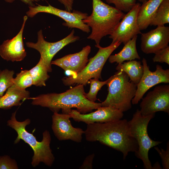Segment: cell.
I'll return each instance as SVG.
<instances>
[{
  "label": "cell",
  "instance_id": "cell-23",
  "mask_svg": "<svg viewBox=\"0 0 169 169\" xmlns=\"http://www.w3.org/2000/svg\"><path fill=\"white\" fill-rule=\"evenodd\" d=\"M169 23V0H163L157 9L150 26H162Z\"/></svg>",
  "mask_w": 169,
  "mask_h": 169
},
{
  "label": "cell",
  "instance_id": "cell-8",
  "mask_svg": "<svg viewBox=\"0 0 169 169\" xmlns=\"http://www.w3.org/2000/svg\"><path fill=\"white\" fill-rule=\"evenodd\" d=\"M28 8L26 12L28 17L33 18L41 13H48L63 19L65 22L63 25L69 28H77L87 33L90 32V27L82 21L88 16L87 13L75 10L70 12L57 8L49 4L48 6L37 4L33 6H28Z\"/></svg>",
  "mask_w": 169,
  "mask_h": 169
},
{
  "label": "cell",
  "instance_id": "cell-18",
  "mask_svg": "<svg viewBox=\"0 0 169 169\" xmlns=\"http://www.w3.org/2000/svg\"><path fill=\"white\" fill-rule=\"evenodd\" d=\"M163 0H147L141 5L137 17V23L141 30L146 29L150 26Z\"/></svg>",
  "mask_w": 169,
  "mask_h": 169
},
{
  "label": "cell",
  "instance_id": "cell-34",
  "mask_svg": "<svg viewBox=\"0 0 169 169\" xmlns=\"http://www.w3.org/2000/svg\"><path fill=\"white\" fill-rule=\"evenodd\" d=\"M138 0L139 2L141 3H145V2H146L147 0Z\"/></svg>",
  "mask_w": 169,
  "mask_h": 169
},
{
  "label": "cell",
  "instance_id": "cell-22",
  "mask_svg": "<svg viewBox=\"0 0 169 169\" xmlns=\"http://www.w3.org/2000/svg\"><path fill=\"white\" fill-rule=\"evenodd\" d=\"M33 85L36 86H46V81L50 77L48 70L44 60L41 58L36 65L29 70Z\"/></svg>",
  "mask_w": 169,
  "mask_h": 169
},
{
  "label": "cell",
  "instance_id": "cell-19",
  "mask_svg": "<svg viewBox=\"0 0 169 169\" xmlns=\"http://www.w3.org/2000/svg\"><path fill=\"white\" fill-rule=\"evenodd\" d=\"M137 38V35L135 36L124 44L123 48L119 52L114 55H111L108 59L110 63L116 62L119 64L126 60L131 61L136 59H140L141 58L136 48Z\"/></svg>",
  "mask_w": 169,
  "mask_h": 169
},
{
  "label": "cell",
  "instance_id": "cell-20",
  "mask_svg": "<svg viewBox=\"0 0 169 169\" xmlns=\"http://www.w3.org/2000/svg\"><path fill=\"white\" fill-rule=\"evenodd\" d=\"M90 51V46L87 45L79 52L66 55L69 71L73 73L71 75L77 74L84 68L88 62V56Z\"/></svg>",
  "mask_w": 169,
  "mask_h": 169
},
{
  "label": "cell",
  "instance_id": "cell-3",
  "mask_svg": "<svg viewBox=\"0 0 169 169\" xmlns=\"http://www.w3.org/2000/svg\"><path fill=\"white\" fill-rule=\"evenodd\" d=\"M92 8L91 14L82 21L92 29L87 38L94 40L98 46L103 37L112 33L125 14L101 0H92Z\"/></svg>",
  "mask_w": 169,
  "mask_h": 169
},
{
  "label": "cell",
  "instance_id": "cell-27",
  "mask_svg": "<svg viewBox=\"0 0 169 169\" xmlns=\"http://www.w3.org/2000/svg\"><path fill=\"white\" fill-rule=\"evenodd\" d=\"M109 4H113L116 8L125 12L130 11L136 3V0H106Z\"/></svg>",
  "mask_w": 169,
  "mask_h": 169
},
{
  "label": "cell",
  "instance_id": "cell-11",
  "mask_svg": "<svg viewBox=\"0 0 169 169\" xmlns=\"http://www.w3.org/2000/svg\"><path fill=\"white\" fill-rule=\"evenodd\" d=\"M140 104L141 115L144 116L155 115L158 111L169 113V85H159L149 92L142 98Z\"/></svg>",
  "mask_w": 169,
  "mask_h": 169
},
{
  "label": "cell",
  "instance_id": "cell-16",
  "mask_svg": "<svg viewBox=\"0 0 169 169\" xmlns=\"http://www.w3.org/2000/svg\"><path fill=\"white\" fill-rule=\"evenodd\" d=\"M141 34V48L144 53L155 54L168 45L169 27L157 26L156 28Z\"/></svg>",
  "mask_w": 169,
  "mask_h": 169
},
{
  "label": "cell",
  "instance_id": "cell-28",
  "mask_svg": "<svg viewBox=\"0 0 169 169\" xmlns=\"http://www.w3.org/2000/svg\"><path fill=\"white\" fill-rule=\"evenodd\" d=\"M152 59L154 62L165 63L169 65V46L166 47L159 50L155 53Z\"/></svg>",
  "mask_w": 169,
  "mask_h": 169
},
{
  "label": "cell",
  "instance_id": "cell-14",
  "mask_svg": "<svg viewBox=\"0 0 169 169\" xmlns=\"http://www.w3.org/2000/svg\"><path fill=\"white\" fill-rule=\"evenodd\" d=\"M68 114L75 121L82 122L87 124L116 121L121 119L124 115L123 112L111 106H101L95 111L87 114L71 109Z\"/></svg>",
  "mask_w": 169,
  "mask_h": 169
},
{
  "label": "cell",
  "instance_id": "cell-10",
  "mask_svg": "<svg viewBox=\"0 0 169 169\" xmlns=\"http://www.w3.org/2000/svg\"><path fill=\"white\" fill-rule=\"evenodd\" d=\"M141 4H136L120 21L109 38L112 40L111 43L117 41L124 44L135 36L141 34L137 23V17Z\"/></svg>",
  "mask_w": 169,
  "mask_h": 169
},
{
  "label": "cell",
  "instance_id": "cell-24",
  "mask_svg": "<svg viewBox=\"0 0 169 169\" xmlns=\"http://www.w3.org/2000/svg\"><path fill=\"white\" fill-rule=\"evenodd\" d=\"M14 74L13 70H0V97L3 96L5 92L14 84Z\"/></svg>",
  "mask_w": 169,
  "mask_h": 169
},
{
  "label": "cell",
  "instance_id": "cell-31",
  "mask_svg": "<svg viewBox=\"0 0 169 169\" xmlns=\"http://www.w3.org/2000/svg\"><path fill=\"white\" fill-rule=\"evenodd\" d=\"M95 156V155L94 153L87 156L79 168L80 169H92L93 160Z\"/></svg>",
  "mask_w": 169,
  "mask_h": 169
},
{
  "label": "cell",
  "instance_id": "cell-29",
  "mask_svg": "<svg viewBox=\"0 0 169 169\" xmlns=\"http://www.w3.org/2000/svg\"><path fill=\"white\" fill-rule=\"evenodd\" d=\"M18 168L15 160L8 155L0 156V169H18Z\"/></svg>",
  "mask_w": 169,
  "mask_h": 169
},
{
  "label": "cell",
  "instance_id": "cell-1",
  "mask_svg": "<svg viewBox=\"0 0 169 169\" xmlns=\"http://www.w3.org/2000/svg\"><path fill=\"white\" fill-rule=\"evenodd\" d=\"M84 134L88 141H98L121 152L124 159L129 152L135 153L138 149L137 142L131 133L126 119L87 124Z\"/></svg>",
  "mask_w": 169,
  "mask_h": 169
},
{
  "label": "cell",
  "instance_id": "cell-21",
  "mask_svg": "<svg viewBox=\"0 0 169 169\" xmlns=\"http://www.w3.org/2000/svg\"><path fill=\"white\" fill-rule=\"evenodd\" d=\"M116 69L125 72L130 80L137 85L142 76L144 68L141 61L134 60L118 64Z\"/></svg>",
  "mask_w": 169,
  "mask_h": 169
},
{
  "label": "cell",
  "instance_id": "cell-13",
  "mask_svg": "<svg viewBox=\"0 0 169 169\" xmlns=\"http://www.w3.org/2000/svg\"><path fill=\"white\" fill-rule=\"evenodd\" d=\"M68 114L54 112L52 116L51 128L54 135L59 141L70 140L81 142L84 131L80 128L74 127Z\"/></svg>",
  "mask_w": 169,
  "mask_h": 169
},
{
  "label": "cell",
  "instance_id": "cell-25",
  "mask_svg": "<svg viewBox=\"0 0 169 169\" xmlns=\"http://www.w3.org/2000/svg\"><path fill=\"white\" fill-rule=\"evenodd\" d=\"M14 84L22 89L26 88L33 85V81L29 71L22 70L16 75L13 79Z\"/></svg>",
  "mask_w": 169,
  "mask_h": 169
},
{
  "label": "cell",
  "instance_id": "cell-17",
  "mask_svg": "<svg viewBox=\"0 0 169 169\" xmlns=\"http://www.w3.org/2000/svg\"><path fill=\"white\" fill-rule=\"evenodd\" d=\"M30 97L29 91L13 84L8 89L5 95L0 97V109L19 106L21 104V101L23 102Z\"/></svg>",
  "mask_w": 169,
  "mask_h": 169
},
{
  "label": "cell",
  "instance_id": "cell-9",
  "mask_svg": "<svg viewBox=\"0 0 169 169\" xmlns=\"http://www.w3.org/2000/svg\"><path fill=\"white\" fill-rule=\"evenodd\" d=\"M74 30L73 29L64 38L56 42H50L45 40L41 29L37 32V42H27L26 44L27 47L35 49L39 53L40 58L44 61L48 72H51L52 71L51 62L55 55L66 45L79 39V36L74 35Z\"/></svg>",
  "mask_w": 169,
  "mask_h": 169
},
{
  "label": "cell",
  "instance_id": "cell-12",
  "mask_svg": "<svg viewBox=\"0 0 169 169\" xmlns=\"http://www.w3.org/2000/svg\"><path fill=\"white\" fill-rule=\"evenodd\" d=\"M142 62L143 73L140 81L137 85L136 95L131 101L133 105L137 104L146 91L153 86L161 83H169L168 69H164L161 65H157L156 70L151 71L145 58L143 59Z\"/></svg>",
  "mask_w": 169,
  "mask_h": 169
},
{
  "label": "cell",
  "instance_id": "cell-15",
  "mask_svg": "<svg viewBox=\"0 0 169 169\" xmlns=\"http://www.w3.org/2000/svg\"><path fill=\"white\" fill-rule=\"evenodd\" d=\"M28 17L23 16L21 28L18 34L13 38L3 41L0 45V56L7 61H21L27 56L23 40V33Z\"/></svg>",
  "mask_w": 169,
  "mask_h": 169
},
{
  "label": "cell",
  "instance_id": "cell-26",
  "mask_svg": "<svg viewBox=\"0 0 169 169\" xmlns=\"http://www.w3.org/2000/svg\"><path fill=\"white\" fill-rule=\"evenodd\" d=\"M90 89L89 92L85 93V97L89 100L95 102L97 100L96 96L99 91L104 85L106 84L109 79L104 81H100L97 79H91L90 80Z\"/></svg>",
  "mask_w": 169,
  "mask_h": 169
},
{
  "label": "cell",
  "instance_id": "cell-5",
  "mask_svg": "<svg viewBox=\"0 0 169 169\" xmlns=\"http://www.w3.org/2000/svg\"><path fill=\"white\" fill-rule=\"evenodd\" d=\"M106 84L108 93L105 100L101 103V106L113 107L123 112L131 109L137 85L130 80L126 74L117 71L109 78Z\"/></svg>",
  "mask_w": 169,
  "mask_h": 169
},
{
  "label": "cell",
  "instance_id": "cell-7",
  "mask_svg": "<svg viewBox=\"0 0 169 169\" xmlns=\"http://www.w3.org/2000/svg\"><path fill=\"white\" fill-rule=\"evenodd\" d=\"M121 43L117 41L105 47L100 45L95 46L99 49L96 54L89 60L88 63L80 72L63 78L62 80L64 84L70 86L82 84L84 86L91 79H101V72L104 64L112 53Z\"/></svg>",
  "mask_w": 169,
  "mask_h": 169
},
{
  "label": "cell",
  "instance_id": "cell-4",
  "mask_svg": "<svg viewBox=\"0 0 169 169\" xmlns=\"http://www.w3.org/2000/svg\"><path fill=\"white\" fill-rule=\"evenodd\" d=\"M16 111L13 113L10 119L7 123L8 126L14 130L17 136L14 141L15 144L21 140L29 145L33 151L31 164L33 167L42 162L46 165L51 167L55 160V157L50 147L51 138L49 131L45 130L43 133V139L38 141L33 135L26 129V126L30 123V120L27 119L23 121H18L16 117Z\"/></svg>",
  "mask_w": 169,
  "mask_h": 169
},
{
  "label": "cell",
  "instance_id": "cell-2",
  "mask_svg": "<svg viewBox=\"0 0 169 169\" xmlns=\"http://www.w3.org/2000/svg\"><path fill=\"white\" fill-rule=\"evenodd\" d=\"M84 87L79 84L63 93L41 94L29 99L32 100V105L48 108L54 112L61 110L62 113L68 114L72 108H75L80 113L85 114L97 109L101 104L87 99Z\"/></svg>",
  "mask_w": 169,
  "mask_h": 169
},
{
  "label": "cell",
  "instance_id": "cell-33",
  "mask_svg": "<svg viewBox=\"0 0 169 169\" xmlns=\"http://www.w3.org/2000/svg\"><path fill=\"white\" fill-rule=\"evenodd\" d=\"M6 2L12 3L16 1L19 0L23 2L24 3L28 5L29 6H33L35 5V3L41 1H44V0H3Z\"/></svg>",
  "mask_w": 169,
  "mask_h": 169
},
{
  "label": "cell",
  "instance_id": "cell-32",
  "mask_svg": "<svg viewBox=\"0 0 169 169\" xmlns=\"http://www.w3.org/2000/svg\"><path fill=\"white\" fill-rule=\"evenodd\" d=\"M64 6L66 11L71 12L73 10L74 0H57Z\"/></svg>",
  "mask_w": 169,
  "mask_h": 169
},
{
  "label": "cell",
  "instance_id": "cell-30",
  "mask_svg": "<svg viewBox=\"0 0 169 169\" xmlns=\"http://www.w3.org/2000/svg\"><path fill=\"white\" fill-rule=\"evenodd\" d=\"M154 149L159 154L161 160L163 169H169V143H167L166 149L165 150L162 148L160 149L158 147Z\"/></svg>",
  "mask_w": 169,
  "mask_h": 169
},
{
  "label": "cell",
  "instance_id": "cell-6",
  "mask_svg": "<svg viewBox=\"0 0 169 169\" xmlns=\"http://www.w3.org/2000/svg\"><path fill=\"white\" fill-rule=\"evenodd\" d=\"M155 115L146 116L142 115L139 109H137L131 119L128 121L131 133L136 140L138 146L135 155L141 160L146 169H152V166L148 157L150 149L161 144L162 142L151 139L147 132V126L150 120Z\"/></svg>",
  "mask_w": 169,
  "mask_h": 169
}]
</instances>
